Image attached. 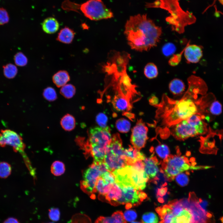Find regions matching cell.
I'll use <instances>...</instances> for the list:
<instances>
[{"instance_id":"cell-1","label":"cell","mask_w":223,"mask_h":223,"mask_svg":"<svg viewBox=\"0 0 223 223\" xmlns=\"http://www.w3.org/2000/svg\"><path fill=\"white\" fill-rule=\"evenodd\" d=\"M124 33L131 49L140 52L147 51L156 46L162 29L146 14H138L130 16L127 21Z\"/></svg>"},{"instance_id":"cell-2","label":"cell","mask_w":223,"mask_h":223,"mask_svg":"<svg viewBox=\"0 0 223 223\" xmlns=\"http://www.w3.org/2000/svg\"><path fill=\"white\" fill-rule=\"evenodd\" d=\"M185 94L179 100H173L166 95L163 97L162 102L157 106L156 112V118L161 125L171 127L199 112L195 94L188 89Z\"/></svg>"},{"instance_id":"cell-3","label":"cell","mask_w":223,"mask_h":223,"mask_svg":"<svg viewBox=\"0 0 223 223\" xmlns=\"http://www.w3.org/2000/svg\"><path fill=\"white\" fill-rule=\"evenodd\" d=\"M179 0H157L153 3L146 4L149 7H159L165 9L169 12L170 15L166 21L171 26L173 30L179 33H183L187 25L195 23L196 18L193 14L186 12L181 8Z\"/></svg>"},{"instance_id":"cell-4","label":"cell","mask_w":223,"mask_h":223,"mask_svg":"<svg viewBox=\"0 0 223 223\" xmlns=\"http://www.w3.org/2000/svg\"><path fill=\"white\" fill-rule=\"evenodd\" d=\"M115 182L124 186H133L142 191L146 186L149 179L144 171L143 160H139L112 172Z\"/></svg>"},{"instance_id":"cell-5","label":"cell","mask_w":223,"mask_h":223,"mask_svg":"<svg viewBox=\"0 0 223 223\" xmlns=\"http://www.w3.org/2000/svg\"><path fill=\"white\" fill-rule=\"evenodd\" d=\"M205 118V116L201 113H196L171 127V134L179 140L204 134L208 130Z\"/></svg>"},{"instance_id":"cell-6","label":"cell","mask_w":223,"mask_h":223,"mask_svg":"<svg viewBox=\"0 0 223 223\" xmlns=\"http://www.w3.org/2000/svg\"><path fill=\"white\" fill-rule=\"evenodd\" d=\"M168 204L171 210L159 223H196L188 199H176L169 202Z\"/></svg>"},{"instance_id":"cell-7","label":"cell","mask_w":223,"mask_h":223,"mask_svg":"<svg viewBox=\"0 0 223 223\" xmlns=\"http://www.w3.org/2000/svg\"><path fill=\"white\" fill-rule=\"evenodd\" d=\"M80 9L90 20H98L113 17V13L101 0H89L81 5L73 3L72 10Z\"/></svg>"},{"instance_id":"cell-8","label":"cell","mask_w":223,"mask_h":223,"mask_svg":"<svg viewBox=\"0 0 223 223\" xmlns=\"http://www.w3.org/2000/svg\"><path fill=\"white\" fill-rule=\"evenodd\" d=\"M109 171L108 167L104 161L93 162L83 173V180L81 183L82 190L90 195L92 199L95 198L93 193H96L95 187L97 181L103 173Z\"/></svg>"},{"instance_id":"cell-9","label":"cell","mask_w":223,"mask_h":223,"mask_svg":"<svg viewBox=\"0 0 223 223\" xmlns=\"http://www.w3.org/2000/svg\"><path fill=\"white\" fill-rule=\"evenodd\" d=\"M166 177L173 180L178 174L189 169L199 168L189 163L188 159L184 156L169 155L164 159L162 164Z\"/></svg>"},{"instance_id":"cell-10","label":"cell","mask_w":223,"mask_h":223,"mask_svg":"<svg viewBox=\"0 0 223 223\" xmlns=\"http://www.w3.org/2000/svg\"><path fill=\"white\" fill-rule=\"evenodd\" d=\"M109 127L105 128L94 127L90 128L88 131V138L86 142L81 141V145L87 151L90 147L98 146L108 148L112 136Z\"/></svg>"},{"instance_id":"cell-11","label":"cell","mask_w":223,"mask_h":223,"mask_svg":"<svg viewBox=\"0 0 223 223\" xmlns=\"http://www.w3.org/2000/svg\"><path fill=\"white\" fill-rule=\"evenodd\" d=\"M117 184L121 188L122 195L117 202L116 206L125 205V208L129 209L139 205L147 198L145 193L138 190L133 186Z\"/></svg>"},{"instance_id":"cell-12","label":"cell","mask_w":223,"mask_h":223,"mask_svg":"<svg viewBox=\"0 0 223 223\" xmlns=\"http://www.w3.org/2000/svg\"><path fill=\"white\" fill-rule=\"evenodd\" d=\"M7 145L11 146L14 151L20 153L25 163L29 161L24 152L25 145L22 138L16 132L9 129L2 130L0 132V146Z\"/></svg>"},{"instance_id":"cell-13","label":"cell","mask_w":223,"mask_h":223,"mask_svg":"<svg viewBox=\"0 0 223 223\" xmlns=\"http://www.w3.org/2000/svg\"><path fill=\"white\" fill-rule=\"evenodd\" d=\"M148 129L142 119L138 120L132 129L130 141L133 146L140 150L144 147L148 139Z\"/></svg>"},{"instance_id":"cell-14","label":"cell","mask_w":223,"mask_h":223,"mask_svg":"<svg viewBox=\"0 0 223 223\" xmlns=\"http://www.w3.org/2000/svg\"><path fill=\"white\" fill-rule=\"evenodd\" d=\"M104 162L108 167L109 170L112 172L127 165L126 159L116 155L108 149Z\"/></svg>"},{"instance_id":"cell-15","label":"cell","mask_w":223,"mask_h":223,"mask_svg":"<svg viewBox=\"0 0 223 223\" xmlns=\"http://www.w3.org/2000/svg\"><path fill=\"white\" fill-rule=\"evenodd\" d=\"M185 57L188 63H196L199 62L203 56L201 46L196 45H187L184 49Z\"/></svg>"},{"instance_id":"cell-16","label":"cell","mask_w":223,"mask_h":223,"mask_svg":"<svg viewBox=\"0 0 223 223\" xmlns=\"http://www.w3.org/2000/svg\"><path fill=\"white\" fill-rule=\"evenodd\" d=\"M144 171L149 179L154 178L159 171V161L153 154L143 160Z\"/></svg>"},{"instance_id":"cell-17","label":"cell","mask_w":223,"mask_h":223,"mask_svg":"<svg viewBox=\"0 0 223 223\" xmlns=\"http://www.w3.org/2000/svg\"><path fill=\"white\" fill-rule=\"evenodd\" d=\"M129 99V97L119 93L114 96L112 103L114 108L117 111H127L132 107Z\"/></svg>"},{"instance_id":"cell-18","label":"cell","mask_w":223,"mask_h":223,"mask_svg":"<svg viewBox=\"0 0 223 223\" xmlns=\"http://www.w3.org/2000/svg\"><path fill=\"white\" fill-rule=\"evenodd\" d=\"M122 141L120 134L116 133L113 134L108 150L116 155L126 160L124 155V149L122 146Z\"/></svg>"},{"instance_id":"cell-19","label":"cell","mask_w":223,"mask_h":223,"mask_svg":"<svg viewBox=\"0 0 223 223\" xmlns=\"http://www.w3.org/2000/svg\"><path fill=\"white\" fill-rule=\"evenodd\" d=\"M124 153L127 165H131L138 161L144 160L146 158L144 154L140 150L130 146L124 149Z\"/></svg>"},{"instance_id":"cell-20","label":"cell","mask_w":223,"mask_h":223,"mask_svg":"<svg viewBox=\"0 0 223 223\" xmlns=\"http://www.w3.org/2000/svg\"><path fill=\"white\" fill-rule=\"evenodd\" d=\"M122 190L120 186L116 182L113 184L108 193L104 197V200L113 206H116L117 201L121 198Z\"/></svg>"},{"instance_id":"cell-21","label":"cell","mask_w":223,"mask_h":223,"mask_svg":"<svg viewBox=\"0 0 223 223\" xmlns=\"http://www.w3.org/2000/svg\"><path fill=\"white\" fill-rule=\"evenodd\" d=\"M94 223H127L123 213L121 211L113 213L111 216H100L98 217Z\"/></svg>"},{"instance_id":"cell-22","label":"cell","mask_w":223,"mask_h":223,"mask_svg":"<svg viewBox=\"0 0 223 223\" xmlns=\"http://www.w3.org/2000/svg\"><path fill=\"white\" fill-rule=\"evenodd\" d=\"M42 28L43 31L48 34L56 33L59 29V24L57 20L55 18L49 17L45 19L43 21Z\"/></svg>"},{"instance_id":"cell-23","label":"cell","mask_w":223,"mask_h":223,"mask_svg":"<svg viewBox=\"0 0 223 223\" xmlns=\"http://www.w3.org/2000/svg\"><path fill=\"white\" fill-rule=\"evenodd\" d=\"M75 35V33L73 30L68 27H65L60 31L56 40L63 43L69 44L72 42Z\"/></svg>"},{"instance_id":"cell-24","label":"cell","mask_w":223,"mask_h":223,"mask_svg":"<svg viewBox=\"0 0 223 223\" xmlns=\"http://www.w3.org/2000/svg\"><path fill=\"white\" fill-rule=\"evenodd\" d=\"M113 184L106 181L101 176L98 179L95 187V192L99 194V198H101L106 195L110 190Z\"/></svg>"},{"instance_id":"cell-25","label":"cell","mask_w":223,"mask_h":223,"mask_svg":"<svg viewBox=\"0 0 223 223\" xmlns=\"http://www.w3.org/2000/svg\"><path fill=\"white\" fill-rule=\"evenodd\" d=\"M70 80L68 72L65 70H60L56 72L53 76V83L58 87L63 86Z\"/></svg>"},{"instance_id":"cell-26","label":"cell","mask_w":223,"mask_h":223,"mask_svg":"<svg viewBox=\"0 0 223 223\" xmlns=\"http://www.w3.org/2000/svg\"><path fill=\"white\" fill-rule=\"evenodd\" d=\"M169 88L170 92L174 95L182 94L185 90V85L181 79L175 78L172 80L169 84Z\"/></svg>"},{"instance_id":"cell-27","label":"cell","mask_w":223,"mask_h":223,"mask_svg":"<svg viewBox=\"0 0 223 223\" xmlns=\"http://www.w3.org/2000/svg\"><path fill=\"white\" fill-rule=\"evenodd\" d=\"M60 125L65 130L70 131L73 130L76 126V121L74 117L70 114L64 115L61 119Z\"/></svg>"},{"instance_id":"cell-28","label":"cell","mask_w":223,"mask_h":223,"mask_svg":"<svg viewBox=\"0 0 223 223\" xmlns=\"http://www.w3.org/2000/svg\"><path fill=\"white\" fill-rule=\"evenodd\" d=\"M144 73L145 76L149 79L155 78L158 74L157 67L154 63H149L145 67Z\"/></svg>"},{"instance_id":"cell-29","label":"cell","mask_w":223,"mask_h":223,"mask_svg":"<svg viewBox=\"0 0 223 223\" xmlns=\"http://www.w3.org/2000/svg\"><path fill=\"white\" fill-rule=\"evenodd\" d=\"M116 126L117 129L120 132L127 133L130 129L131 124L128 120L121 118L117 120L116 123Z\"/></svg>"},{"instance_id":"cell-30","label":"cell","mask_w":223,"mask_h":223,"mask_svg":"<svg viewBox=\"0 0 223 223\" xmlns=\"http://www.w3.org/2000/svg\"><path fill=\"white\" fill-rule=\"evenodd\" d=\"M60 94L67 98H72L75 94V87L71 84H66L62 87L60 90Z\"/></svg>"},{"instance_id":"cell-31","label":"cell","mask_w":223,"mask_h":223,"mask_svg":"<svg viewBox=\"0 0 223 223\" xmlns=\"http://www.w3.org/2000/svg\"><path fill=\"white\" fill-rule=\"evenodd\" d=\"M65 170L64 164L59 161L54 162L51 167L52 173L55 176H59L63 174Z\"/></svg>"},{"instance_id":"cell-32","label":"cell","mask_w":223,"mask_h":223,"mask_svg":"<svg viewBox=\"0 0 223 223\" xmlns=\"http://www.w3.org/2000/svg\"><path fill=\"white\" fill-rule=\"evenodd\" d=\"M17 68L16 66L12 64L9 63L6 65L3 68L4 76L9 79L14 77L17 73Z\"/></svg>"},{"instance_id":"cell-33","label":"cell","mask_w":223,"mask_h":223,"mask_svg":"<svg viewBox=\"0 0 223 223\" xmlns=\"http://www.w3.org/2000/svg\"><path fill=\"white\" fill-rule=\"evenodd\" d=\"M206 112L214 115H219L222 112V105L215 99L211 103Z\"/></svg>"},{"instance_id":"cell-34","label":"cell","mask_w":223,"mask_h":223,"mask_svg":"<svg viewBox=\"0 0 223 223\" xmlns=\"http://www.w3.org/2000/svg\"><path fill=\"white\" fill-rule=\"evenodd\" d=\"M155 151L160 157L164 159L170 155V150L168 146L164 144L157 146L155 148Z\"/></svg>"},{"instance_id":"cell-35","label":"cell","mask_w":223,"mask_h":223,"mask_svg":"<svg viewBox=\"0 0 223 223\" xmlns=\"http://www.w3.org/2000/svg\"><path fill=\"white\" fill-rule=\"evenodd\" d=\"M11 165L5 162H0V177L5 178L11 174Z\"/></svg>"},{"instance_id":"cell-36","label":"cell","mask_w":223,"mask_h":223,"mask_svg":"<svg viewBox=\"0 0 223 223\" xmlns=\"http://www.w3.org/2000/svg\"><path fill=\"white\" fill-rule=\"evenodd\" d=\"M158 217L153 212H146L142 215L141 220L142 223H158Z\"/></svg>"},{"instance_id":"cell-37","label":"cell","mask_w":223,"mask_h":223,"mask_svg":"<svg viewBox=\"0 0 223 223\" xmlns=\"http://www.w3.org/2000/svg\"><path fill=\"white\" fill-rule=\"evenodd\" d=\"M43 95L45 99L50 102L53 101L57 98L55 90L51 87H47L44 90Z\"/></svg>"},{"instance_id":"cell-38","label":"cell","mask_w":223,"mask_h":223,"mask_svg":"<svg viewBox=\"0 0 223 223\" xmlns=\"http://www.w3.org/2000/svg\"><path fill=\"white\" fill-rule=\"evenodd\" d=\"M72 223H91L89 217L82 213H77L73 215L71 219Z\"/></svg>"},{"instance_id":"cell-39","label":"cell","mask_w":223,"mask_h":223,"mask_svg":"<svg viewBox=\"0 0 223 223\" xmlns=\"http://www.w3.org/2000/svg\"><path fill=\"white\" fill-rule=\"evenodd\" d=\"M176 50V46L171 42L166 43L162 48V52L163 54L166 57L173 55Z\"/></svg>"},{"instance_id":"cell-40","label":"cell","mask_w":223,"mask_h":223,"mask_svg":"<svg viewBox=\"0 0 223 223\" xmlns=\"http://www.w3.org/2000/svg\"><path fill=\"white\" fill-rule=\"evenodd\" d=\"M14 59L15 64L19 66H24L26 65L28 63L27 58L21 52H18L15 55Z\"/></svg>"},{"instance_id":"cell-41","label":"cell","mask_w":223,"mask_h":223,"mask_svg":"<svg viewBox=\"0 0 223 223\" xmlns=\"http://www.w3.org/2000/svg\"><path fill=\"white\" fill-rule=\"evenodd\" d=\"M175 178L176 182L181 186H185L189 183V177L186 173H180L177 175Z\"/></svg>"},{"instance_id":"cell-42","label":"cell","mask_w":223,"mask_h":223,"mask_svg":"<svg viewBox=\"0 0 223 223\" xmlns=\"http://www.w3.org/2000/svg\"><path fill=\"white\" fill-rule=\"evenodd\" d=\"M60 212L57 208H52L48 210V216L50 220L54 221H57L60 219Z\"/></svg>"},{"instance_id":"cell-43","label":"cell","mask_w":223,"mask_h":223,"mask_svg":"<svg viewBox=\"0 0 223 223\" xmlns=\"http://www.w3.org/2000/svg\"><path fill=\"white\" fill-rule=\"evenodd\" d=\"M127 210L125 211L123 214L125 220L128 222L134 221L137 217L138 215L136 212L134 210Z\"/></svg>"},{"instance_id":"cell-44","label":"cell","mask_w":223,"mask_h":223,"mask_svg":"<svg viewBox=\"0 0 223 223\" xmlns=\"http://www.w3.org/2000/svg\"><path fill=\"white\" fill-rule=\"evenodd\" d=\"M96 120L100 127L105 128L107 126L108 118L105 114L103 113H99L96 116Z\"/></svg>"},{"instance_id":"cell-45","label":"cell","mask_w":223,"mask_h":223,"mask_svg":"<svg viewBox=\"0 0 223 223\" xmlns=\"http://www.w3.org/2000/svg\"><path fill=\"white\" fill-rule=\"evenodd\" d=\"M9 20V15L7 11L3 8H0V25L7 23Z\"/></svg>"},{"instance_id":"cell-46","label":"cell","mask_w":223,"mask_h":223,"mask_svg":"<svg viewBox=\"0 0 223 223\" xmlns=\"http://www.w3.org/2000/svg\"><path fill=\"white\" fill-rule=\"evenodd\" d=\"M184 51V49L180 54L173 55L168 61L169 64L172 66H175L178 64L181 60V55Z\"/></svg>"},{"instance_id":"cell-47","label":"cell","mask_w":223,"mask_h":223,"mask_svg":"<svg viewBox=\"0 0 223 223\" xmlns=\"http://www.w3.org/2000/svg\"><path fill=\"white\" fill-rule=\"evenodd\" d=\"M3 223H20L18 220L16 218L10 217L7 219Z\"/></svg>"},{"instance_id":"cell-48","label":"cell","mask_w":223,"mask_h":223,"mask_svg":"<svg viewBox=\"0 0 223 223\" xmlns=\"http://www.w3.org/2000/svg\"><path fill=\"white\" fill-rule=\"evenodd\" d=\"M219 220L221 221V223H223V216L221 217Z\"/></svg>"},{"instance_id":"cell-49","label":"cell","mask_w":223,"mask_h":223,"mask_svg":"<svg viewBox=\"0 0 223 223\" xmlns=\"http://www.w3.org/2000/svg\"><path fill=\"white\" fill-rule=\"evenodd\" d=\"M131 223H142L141 222H138V221H133L132 222H131Z\"/></svg>"},{"instance_id":"cell-50","label":"cell","mask_w":223,"mask_h":223,"mask_svg":"<svg viewBox=\"0 0 223 223\" xmlns=\"http://www.w3.org/2000/svg\"><path fill=\"white\" fill-rule=\"evenodd\" d=\"M54 223L53 222H49V223Z\"/></svg>"}]
</instances>
